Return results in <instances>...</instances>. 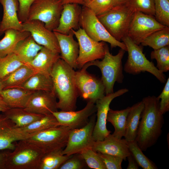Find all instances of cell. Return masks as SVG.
Listing matches in <instances>:
<instances>
[{
  "label": "cell",
  "mask_w": 169,
  "mask_h": 169,
  "mask_svg": "<svg viewBox=\"0 0 169 169\" xmlns=\"http://www.w3.org/2000/svg\"><path fill=\"white\" fill-rule=\"evenodd\" d=\"M87 165L79 153L73 155L66 160L59 169H82Z\"/></svg>",
  "instance_id": "cell-42"
},
{
  "label": "cell",
  "mask_w": 169,
  "mask_h": 169,
  "mask_svg": "<svg viewBox=\"0 0 169 169\" xmlns=\"http://www.w3.org/2000/svg\"><path fill=\"white\" fill-rule=\"evenodd\" d=\"M64 4L68 3H76L84 5V3L81 0H62Z\"/></svg>",
  "instance_id": "cell-49"
},
{
  "label": "cell",
  "mask_w": 169,
  "mask_h": 169,
  "mask_svg": "<svg viewBox=\"0 0 169 169\" xmlns=\"http://www.w3.org/2000/svg\"><path fill=\"white\" fill-rule=\"evenodd\" d=\"M30 135L0 114V151L13 150L16 142L27 139Z\"/></svg>",
  "instance_id": "cell-18"
},
{
  "label": "cell",
  "mask_w": 169,
  "mask_h": 169,
  "mask_svg": "<svg viewBox=\"0 0 169 169\" xmlns=\"http://www.w3.org/2000/svg\"><path fill=\"white\" fill-rule=\"evenodd\" d=\"M63 5L62 0H35L30 8L28 20H39L53 31L59 25Z\"/></svg>",
  "instance_id": "cell-7"
},
{
  "label": "cell",
  "mask_w": 169,
  "mask_h": 169,
  "mask_svg": "<svg viewBox=\"0 0 169 169\" xmlns=\"http://www.w3.org/2000/svg\"><path fill=\"white\" fill-rule=\"evenodd\" d=\"M161 100L159 102V110L161 114H164L169 110V78L161 94L157 97Z\"/></svg>",
  "instance_id": "cell-44"
},
{
  "label": "cell",
  "mask_w": 169,
  "mask_h": 169,
  "mask_svg": "<svg viewBox=\"0 0 169 169\" xmlns=\"http://www.w3.org/2000/svg\"><path fill=\"white\" fill-rule=\"evenodd\" d=\"M121 40L125 45L128 53L127 59L124 67L126 73L136 75L147 72L154 75L161 82H166L165 75L158 70L153 62L146 58L142 46L135 43L127 35Z\"/></svg>",
  "instance_id": "cell-5"
},
{
  "label": "cell",
  "mask_w": 169,
  "mask_h": 169,
  "mask_svg": "<svg viewBox=\"0 0 169 169\" xmlns=\"http://www.w3.org/2000/svg\"><path fill=\"white\" fill-rule=\"evenodd\" d=\"M130 154L134 157L139 166L143 169H157L155 164L147 157L138 145L136 140L127 141Z\"/></svg>",
  "instance_id": "cell-35"
},
{
  "label": "cell",
  "mask_w": 169,
  "mask_h": 169,
  "mask_svg": "<svg viewBox=\"0 0 169 169\" xmlns=\"http://www.w3.org/2000/svg\"><path fill=\"white\" fill-rule=\"evenodd\" d=\"M71 130L68 127L59 125L31 134L26 140L46 153L65 147Z\"/></svg>",
  "instance_id": "cell-9"
},
{
  "label": "cell",
  "mask_w": 169,
  "mask_h": 169,
  "mask_svg": "<svg viewBox=\"0 0 169 169\" xmlns=\"http://www.w3.org/2000/svg\"><path fill=\"white\" fill-rule=\"evenodd\" d=\"M45 154L41 148L27 140L18 141L7 154L6 169H39Z\"/></svg>",
  "instance_id": "cell-3"
},
{
  "label": "cell",
  "mask_w": 169,
  "mask_h": 169,
  "mask_svg": "<svg viewBox=\"0 0 169 169\" xmlns=\"http://www.w3.org/2000/svg\"><path fill=\"white\" fill-rule=\"evenodd\" d=\"M155 0H128L125 4L130 10L154 16Z\"/></svg>",
  "instance_id": "cell-38"
},
{
  "label": "cell",
  "mask_w": 169,
  "mask_h": 169,
  "mask_svg": "<svg viewBox=\"0 0 169 169\" xmlns=\"http://www.w3.org/2000/svg\"><path fill=\"white\" fill-rule=\"evenodd\" d=\"M19 7L18 16L19 21L22 23L28 20L30 8L35 0H18Z\"/></svg>",
  "instance_id": "cell-45"
},
{
  "label": "cell",
  "mask_w": 169,
  "mask_h": 169,
  "mask_svg": "<svg viewBox=\"0 0 169 169\" xmlns=\"http://www.w3.org/2000/svg\"><path fill=\"white\" fill-rule=\"evenodd\" d=\"M58 125H59L57 119L52 114L44 115L28 126L21 128L31 134Z\"/></svg>",
  "instance_id": "cell-34"
},
{
  "label": "cell",
  "mask_w": 169,
  "mask_h": 169,
  "mask_svg": "<svg viewBox=\"0 0 169 169\" xmlns=\"http://www.w3.org/2000/svg\"><path fill=\"white\" fill-rule=\"evenodd\" d=\"M3 9V15L0 22V36L7 30L13 29L22 31V23L18 18V0H0Z\"/></svg>",
  "instance_id": "cell-22"
},
{
  "label": "cell",
  "mask_w": 169,
  "mask_h": 169,
  "mask_svg": "<svg viewBox=\"0 0 169 169\" xmlns=\"http://www.w3.org/2000/svg\"><path fill=\"white\" fill-rule=\"evenodd\" d=\"M60 58L59 53L43 47L34 58L26 64L37 73L50 76L54 65Z\"/></svg>",
  "instance_id": "cell-23"
},
{
  "label": "cell",
  "mask_w": 169,
  "mask_h": 169,
  "mask_svg": "<svg viewBox=\"0 0 169 169\" xmlns=\"http://www.w3.org/2000/svg\"><path fill=\"white\" fill-rule=\"evenodd\" d=\"M71 30L79 45L77 61L78 68L81 69L88 63L103 58L105 54V42H97L92 39L80 27L76 30Z\"/></svg>",
  "instance_id": "cell-10"
},
{
  "label": "cell",
  "mask_w": 169,
  "mask_h": 169,
  "mask_svg": "<svg viewBox=\"0 0 169 169\" xmlns=\"http://www.w3.org/2000/svg\"><path fill=\"white\" fill-rule=\"evenodd\" d=\"M151 59L157 62L156 67L161 73L166 72L169 70V45L154 50L151 53Z\"/></svg>",
  "instance_id": "cell-37"
},
{
  "label": "cell",
  "mask_w": 169,
  "mask_h": 169,
  "mask_svg": "<svg viewBox=\"0 0 169 169\" xmlns=\"http://www.w3.org/2000/svg\"><path fill=\"white\" fill-rule=\"evenodd\" d=\"M9 108L0 95V112L3 113Z\"/></svg>",
  "instance_id": "cell-48"
},
{
  "label": "cell",
  "mask_w": 169,
  "mask_h": 169,
  "mask_svg": "<svg viewBox=\"0 0 169 169\" xmlns=\"http://www.w3.org/2000/svg\"><path fill=\"white\" fill-rule=\"evenodd\" d=\"M131 107L120 110H114L110 109L107 117V122H110L114 128L112 134L116 138L121 139L124 137L126 128L127 117Z\"/></svg>",
  "instance_id": "cell-30"
},
{
  "label": "cell",
  "mask_w": 169,
  "mask_h": 169,
  "mask_svg": "<svg viewBox=\"0 0 169 169\" xmlns=\"http://www.w3.org/2000/svg\"><path fill=\"white\" fill-rule=\"evenodd\" d=\"M34 92L20 88H13L3 90L0 95L9 108H24Z\"/></svg>",
  "instance_id": "cell-24"
},
{
  "label": "cell",
  "mask_w": 169,
  "mask_h": 169,
  "mask_svg": "<svg viewBox=\"0 0 169 169\" xmlns=\"http://www.w3.org/2000/svg\"><path fill=\"white\" fill-rule=\"evenodd\" d=\"M128 161V165L127 169H138L139 166L132 156L130 154L126 158Z\"/></svg>",
  "instance_id": "cell-47"
},
{
  "label": "cell",
  "mask_w": 169,
  "mask_h": 169,
  "mask_svg": "<svg viewBox=\"0 0 169 169\" xmlns=\"http://www.w3.org/2000/svg\"><path fill=\"white\" fill-rule=\"evenodd\" d=\"M87 64L75 72V80L79 95L87 101L95 104L105 95V89L101 79L90 74L86 69Z\"/></svg>",
  "instance_id": "cell-11"
},
{
  "label": "cell",
  "mask_w": 169,
  "mask_h": 169,
  "mask_svg": "<svg viewBox=\"0 0 169 169\" xmlns=\"http://www.w3.org/2000/svg\"><path fill=\"white\" fill-rule=\"evenodd\" d=\"M96 112L95 104L87 101L84 107L75 111L60 110L53 114L57 119L59 125L68 127L71 130L81 128L89 121V118Z\"/></svg>",
  "instance_id": "cell-16"
},
{
  "label": "cell",
  "mask_w": 169,
  "mask_h": 169,
  "mask_svg": "<svg viewBox=\"0 0 169 169\" xmlns=\"http://www.w3.org/2000/svg\"><path fill=\"white\" fill-rule=\"evenodd\" d=\"M134 13L124 4L113 7L106 13L97 16L110 34L120 41L127 35Z\"/></svg>",
  "instance_id": "cell-6"
},
{
  "label": "cell",
  "mask_w": 169,
  "mask_h": 169,
  "mask_svg": "<svg viewBox=\"0 0 169 169\" xmlns=\"http://www.w3.org/2000/svg\"><path fill=\"white\" fill-rule=\"evenodd\" d=\"M79 5L76 3L64 4L59 25L53 31L67 35L72 29L78 30L82 11Z\"/></svg>",
  "instance_id": "cell-20"
},
{
  "label": "cell",
  "mask_w": 169,
  "mask_h": 169,
  "mask_svg": "<svg viewBox=\"0 0 169 169\" xmlns=\"http://www.w3.org/2000/svg\"><path fill=\"white\" fill-rule=\"evenodd\" d=\"M154 17L160 24L169 27V0H155Z\"/></svg>",
  "instance_id": "cell-40"
},
{
  "label": "cell",
  "mask_w": 169,
  "mask_h": 169,
  "mask_svg": "<svg viewBox=\"0 0 169 169\" xmlns=\"http://www.w3.org/2000/svg\"><path fill=\"white\" fill-rule=\"evenodd\" d=\"M104 163L106 169H121L123 159L120 157L97 152Z\"/></svg>",
  "instance_id": "cell-43"
},
{
  "label": "cell",
  "mask_w": 169,
  "mask_h": 169,
  "mask_svg": "<svg viewBox=\"0 0 169 169\" xmlns=\"http://www.w3.org/2000/svg\"><path fill=\"white\" fill-rule=\"evenodd\" d=\"M59 58L54 65L50 76L58 99L57 108L61 111L75 110L79 93L75 80V71Z\"/></svg>",
  "instance_id": "cell-2"
},
{
  "label": "cell",
  "mask_w": 169,
  "mask_h": 169,
  "mask_svg": "<svg viewBox=\"0 0 169 169\" xmlns=\"http://www.w3.org/2000/svg\"><path fill=\"white\" fill-rule=\"evenodd\" d=\"M9 151L4 150L0 151V169H6L7 155Z\"/></svg>",
  "instance_id": "cell-46"
},
{
  "label": "cell",
  "mask_w": 169,
  "mask_h": 169,
  "mask_svg": "<svg viewBox=\"0 0 169 169\" xmlns=\"http://www.w3.org/2000/svg\"><path fill=\"white\" fill-rule=\"evenodd\" d=\"M3 113L15 125L22 128L42 117L43 115L33 113L24 108H9Z\"/></svg>",
  "instance_id": "cell-29"
},
{
  "label": "cell",
  "mask_w": 169,
  "mask_h": 169,
  "mask_svg": "<svg viewBox=\"0 0 169 169\" xmlns=\"http://www.w3.org/2000/svg\"><path fill=\"white\" fill-rule=\"evenodd\" d=\"M57 98L54 92L35 91L30 97L24 108L33 113L43 115L51 114L58 111Z\"/></svg>",
  "instance_id": "cell-17"
},
{
  "label": "cell",
  "mask_w": 169,
  "mask_h": 169,
  "mask_svg": "<svg viewBox=\"0 0 169 169\" xmlns=\"http://www.w3.org/2000/svg\"><path fill=\"white\" fill-rule=\"evenodd\" d=\"M82 0L84 3V5H85V4L89 3L92 0Z\"/></svg>",
  "instance_id": "cell-52"
},
{
  "label": "cell",
  "mask_w": 169,
  "mask_h": 169,
  "mask_svg": "<svg viewBox=\"0 0 169 169\" xmlns=\"http://www.w3.org/2000/svg\"><path fill=\"white\" fill-rule=\"evenodd\" d=\"M84 6L89 8L96 16L106 13L113 7L112 0H92Z\"/></svg>",
  "instance_id": "cell-41"
},
{
  "label": "cell",
  "mask_w": 169,
  "mask_h": 169,
  "mask_svg": "<svg viewBox=\"0 0 169 169\" xmlns=\"http://www.w3.org/2000/svg\"><path fill=\"white\" fill-rule=\"evenodd\" d=\"M58 41L60 50V58L74 69L77 68V61L79 53L78 42L74 38L72 30L67 35L53 31Z\"/></svg>",
  "instance_id": "cell-21"
},
{
  "label": "cell",
  "mask_w": 169,
  "mask_h": 169,
  "mask_svg": "<svg viewBox=\"0 0 169 169\" xmlns=\"http://www.w3.org/2000/svg\"><path fill=\"white\" fill-rule=\"evenodd\" d=\"M4 33V37L0 40V59L13 53L18 43L31 35L29 32L13 29H7Z\"/></svg>",
  "instance_id": "cell-25"
},
{
  "label": "cell",
  "mask_w": 169,
  "mask_h": 169,
  "mask_svg": "<svg viewBox=\"0 0 169 169\" xmlns=\"http://www.w3.org/2000/svg\"><path fill=\"white\" fill-rule=\"evenodd\" d=\"M128 0H112L113 7L124 5Z\"/></svg>",
  "instance_id": "cell-50"
},
{
  "label": "cell",
  "mask_w": 169,
  "mask_h": 169,
  "mask_svg": "<svg viewBox=\"0 0 169 169\" xmlns=\"http://www.w3.org/2000/svg\"><path fill=\"white\" fill-rule=\"evenodd\" d=\"M36 73L28 64L22 65L1 79L3 90L19 87Z\"/></svg>",
  "instance_id": "cell-26"
},
{
  "label": "cell",
  "mask_w": 169,
  "mask_h": 169,
  "mask_svg": "<svg viewBox=\"0 0 169 169\" xmlns=\"http://www.w3.org/2000/svg\"><path fill=\"white\" fill-rule=\"evenodd\" d=\"M79 154L89 167L94 169H106L97 152L91 148L85 149Z\"/></svg>",
  "instance_id": "cell-39"
},
{
  "label": "cell",
  "mask_w": 169,
  "mask_h": 169,
  "mask_svg": "<svg viewBox=\"0 0 169 169\" xmlns=\"http://www.w3.org/2000/svg\"><path fill=\"white\" fill-rule=\"evenodd\" d=\"M25 64L13 53L0 59V79H3Z\"/></svg>",
  "instance_id": "cell-36"
},
{
  "label": "cell",
  "mask_w": 169,
  "mask_h": 169,
  "mask_svg": "<svg viewBox=\"0 0 169 169\" xmlns=\"http://www.w3.org/2000/svg\"><path fill=\"white\" fill-rule=\"evenodd\" d=\"M62 149L45 153L43 157L39 169H58L72 155L62 154Z\"/></svg>",
  "instance_id": "cell-33"
},
{
  "label": "cell",
  "mask_w": 169,
  "mask_h": 169,
  "mask_svg": "<svg viewBox=\"0 0 169 169\" xmlns=\"http://www.w3.org/2000/svg\"><path fill=\"white\" fill-rule=\"evenodd\" d=\"M79 26L91 38L97 42L108 43L111 48L118 47L126 51L125 44L114 38L108 32L97 16L89 8L83 5L79 21Z\"/></svg>",
  "instance_id": "cell-8"
},
{
  "label": "cell",
  "mask_w": 169,
  "mask_h": 169,
  "mask_svg": "<svg viewBox=\"0 0 169 169\" xmlns=\"http://www.w3.org/2000/svg\"><path fill=\"white\" fill-rule=\"evenodd\" d=\"M144 107L142 100L131 107L127 117L124 139L127 141L136 140L141 115Z\"/></svg>",
  "instance_id": "cell-27"
},
{
  "label": "cell",
  "mask_w": 169,
  "mask_h": 169,
  "mask_svg": "<svg viewBox=\"0 0 169 169\" xmlns=\"http://www.w3.org/2000/svg\"><path fill=\"white\" fill-rule=\"evenodd\" d=\"M96 115L91 116L88 123L83 127L71 130L67 143L62 154L68 156L79 153L84 149L91 148L94 142L93 133L96 122Z\"/></svg>",
  "instance_id": "cell-12"
},
{
  "label": "cell",
  "mask_w": 169,
  "mask_h": 169,
  "mask_svg": "<svg viewBox=\"0 0 169 169\" xmlns=\"http://www.w3.org/2000/svg\"><path fill=\"white\" fill-rule=\"evenodd\" d=\"M43 47L38 44L31 35L18 43L13 53L27 64L34 58Z\"/></svg>",
  "instance_id": "cell-28"
},
{
  "label": "cell",
  "mask_w": 169,
  "mask_h": 169,
  "mask_svg": "<svg viewBox=\"0 0 169 169\" xmlns=\"http://www.w3.org/2000/svg\"><path fill=\"white\" fill-rule=\"evenodd\" d=\"M128 91L126 88L120 89L115 92L105 95L95 103L97 120L93 133V138L95 141L103 140L111 132L107 129L106 125L110 104L114 99L127 92Z\"/></svg>",
  "instance_id": "cell-14"
},
{
  "label": "cell",
  "mask_w": 169,
  "mask_h": 169,
  "mask_svg": "<svg viewBox=\"0 0 169 169\" xmlns=\"http://www.w3.org/2000/svg\"><path fill=\"white\" fill-rule=\"evenodd\" d=\"M141 44L142 46H149L154 50L169 45V27L153 32L147 37Z\"/></svg>",
  "instance_id": "cell-32"
},
{
  "label": "cell",
  "mask_w": 169,
  "mask_h": 169,
  "mask_svg": "<svg viewBox=\"0 0 169 169\" xmlns=\"http://www.w3.org/2000/svg\"><path fill=\"white\" fill-rule=\"evenodd\" d=\"M166 26L159 23L154 16L141 12H135L127 35L139 45L153 32Z\"/></svg>",
  "instance_id": "cell-13"
},
{
  "label": "cell",
  "mask_w": 169,
  "mask_h": 169,
  "mask_svg": "<svg viewBox=\"0 0 169 169\" xmlns=\"http://www.w3.org/2000/svg\"><path fill=\"white\" fill-rule=\"evenodd\" d=\"M3 90V88L2 87L1 80L0 79V93Z\"/></svg>",
  "instance_id": "cell-51"
},
{
  "label": "cell",
  "mask_w": 169,
  "mask_h": 169,
  "mask_svg": "<svg viewBox=\"0 0 169 169\" xmlns=\"http://www.w3.org/2000/svg\"><path fill=\"white\" fill-rule=\"evenodd\" d=\"M18 88L33 91H44L55 92L51 76L39 73L33 74Z\"/></svg>",
  "instance_id": "cell-31"
},
{
  "label": "cell",
  "mask_w": 169,
  "mask_h": 169,
  "mask_svg": "<svg viewBox=\"0 0 169 169\" xmlns=\"http://www.w3.org/2000/svg\"><path fill=\"white\" fill-rule=\"evenodd\" d=\"M92 148L96 152L120 157L125 160L131 154L127 141L125 139H118L109 134L102 141H95Z\"/></svg>",
  "instance_id": "cell-19"
},
{
  "label": "cell",
  "mask_w": 169,
  "mask_h": 169,
  "mask_svg": "<svg viewBox=\"0 0 169 169\" xmlns=\"http://www.w3.org/2000/svg\"><path fill=\"white\" fill-rule=\"evenodd\" d=\"M125 51L120 48L118 53L113 55L110 53L108 45L105 44V54L102 60L97 59L87 63L89 67L95 66L100 69L105 95L114 92L115 82L121 83L123 82L124 76L122 60Z\"/></svg>",
  "instance_id": "cell-4"
},
{
  "label": "cell",
  "mask_w": 169,
  "mask_h": 169,
  "mask_svg": "<svg viewBox=\"0 0 169 169\" xmlns=\"http://www.w3.org/2000/svg\"><path fill=\"white\" fill-rule=\"evenodd\" d=\"M22 31L29 32L38 44L60 54L59 44L55 33L47 28L44 23L37 20H28L22 23Z\"/></svg>",
  "instance_id": "cell-15"
},
{
  "label": "cell",
  "mask_w": 169,
  "mask_h": 169,
  "mask_svg": "<svg viewBox=\"0 0 169 169\" xmlns=\"http://www.w3.org/2000/svg\"><path fill=\"white\" fill-rule=\"evenodd\" d=\"M160 100L154 96L142 99L144 107L136 139L142 151L155 145L161 134L164 120L159 110Z\"/></svg>",
  "instance_id": "cell-1"
}]
</instances>
